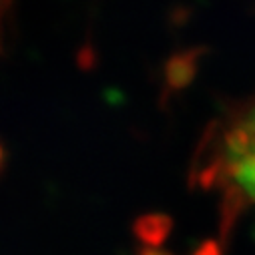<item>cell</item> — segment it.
Here are the masks:
<instances>
[{"instance_id": "cell-1", "label": "cell", "mask_w": 255, "mask_h": 255, "mask_svg": "<svg viewBox=\"0 0 255 255\" xmlns=\"http://www.w3.org/2000/svg\"><path fill=\"white\" fill-rule=\"evenodd\" d=\"M173 219L165 213H147L135 219L133 233L147 247H159L171 233Z\"/></svg>"}, {"instance_id": "cell-2", "label": "cell", "mask_w": 255, "mask_h": 255, "mask_svg": "<svg viewBox=\"0 0 255 255\" xmlns=\"http://www.w3.org/2000/svg\"><path fill=\"white\" fill-rule=\"evenodd\" d=\"M247 195L243 193V189L237 185H227L225 187V195H223V205H221V235L227 237L241 215V211L247 205Z\"/></svg>"}, {"instance_id": "cell-3", "label": "cell", "mask_w": 255, "mask_h": 255, "mask_svg": "<svg viewBox=\"0 0 255 255\" xmlns=\"http://www.w3.org/2000/svg\"><path fill=\"white\" fill-rule=\"evenodd\" d=\"M193 255H223V245L215 239H207L193 251Z\"/></svg>"}, {"instance_id": "cell-4", "label": "cell", "mask_w": 255, "mask_h": 255, "mask_svg": "<svg viewBox=\"0 0 255 255\" xmlns=\"http://www.w3.org/2000/svg\"><path fill=\"white\" fill-rule=\"evenodd\" d=\"M139 255H173V253H169L165 249H159V247H143L139 251Z\"/></svg>"}, {"instance_id": "cell-5", "label": "cell", "mask_w": 255, "mask_h": 255, "mask_svg": "<svg viewBox=\"0 0 255 255\" xmlns=\"http://www.w3.org/2000/svg\"><path fill=\"white\" fill-rule=\"evenodd\" d=\"M241 119H243L245 123H249V125L253 127V129H255V105H253V107H251V111H247Z\"/></svg>"}, {"instance_id": "cell-6", "label": "cell", "mask_w": 255, "mask_h": 255, "mask_svg": "<svg viewBox=\"0 0 255 255\" xmlns=\"http://www.w3.org/2000/svg\"><path fill=\"white\" fill-rule=\"evenodd\" d=\"M0 165H2V147H0Z\"/></svg>"}]
</instances>
